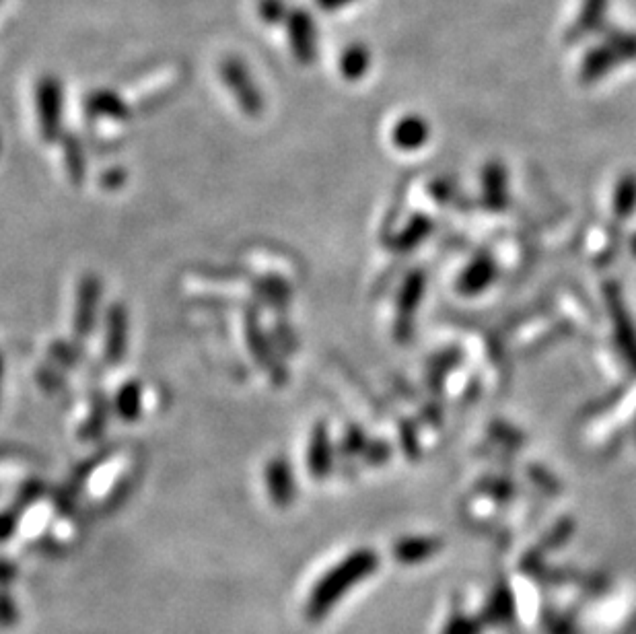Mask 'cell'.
Instances as JSON below:
<instances>
[{
    "instance_id": "obj_11",
    "label": "cell",
    "mask_w": 636,
    "mask_h": 634,
    "mask_svg": "<svg viewBox=\"0 0 636 634\" xmlns=\"http://www.w3.org/2000/svg\"><path fill=\"white\" fill-rule=\"evenodd\" d=\"M439 548V544L435 540L429 538H412V540H404L402 544H398L396 548V556L402 562H416L431 556L435 550Z\"/></svg>"
},
{
    "instance_id": "obj_4",
    "label": "cell",
    "mask_w": 636,
    "mask_h": 634,
    "mask_svg": "<svg viewBox=\"0 0 636 634\" xmlns=\"http://www.w3.org/2000/svg\"><path fill=\"white\" fill-rule=\"evenodd\" d=\"M622 62L624 60L620 58V54L608 42L593 46L581 60V81L595 83L599 79H604Z\"/></svg>"
},
{
    "instance_id": "obj_19",
    "label": "cell",
    "mask_w": 636,
    "mask_h": 634,
    "mask_svg": "<svg viewBox=\"0 0 636 634\" xmlns=\"http://www.w3.org/2000/svg\"><path fill=\"white\" fill-rule=\"evenodd\" d=\"M322 3H324V7H330V9H334V7H342V5L350 3V0H322Z\"/></svg>"
},
{
    "instance_id": "obj_13",
    "label": "cell",
    "mask_w": 636,
    "mask_h": 634,
    "mask_svg": "<svg viewBox=\"0 0 636 634\" xmlns=\"http://www.w3.org/2000/svg\"><path fill=\"white\" fill-rule=\"evenodd\" d=\"M606 42L620 54L624 62L636 60V33L622 29H608Z\"/></svg>"
},
{
    "instance_id": "obj_17",
    "label": "cell",
    "mask_w": 636,
    "mask_h": 634,
    "mask_svg": "<svg viewBox=\"0 0 636 634\" xmlns=\"http://www.w3.org/2000/svg\"><path fill=\"white\" fill-rule=\"evenodd\" d=\"M484 184H486V192L490 196V200L494 202H501L503 200V194H505V171L501 165H490L486 169V178H484Z\"/></svg>"
},
{
    "instance_id": "obj_10",
    "label": "cell",
    "mask_w": 636,
    "mask_h": 634,
    "mask_svg": "<svg viewBox=\"0 0 636 634\" xmlns=\"http://www.w3.org/2000/svg\"><path fill=\"white\" fill-rule=\"evenodd\" d=\"M494 278V266L488 260H478L474 262L462 276V289L466 293H480L490 285V280Z\"/></svg>"
},
{
    "instance_id": "obj_7",
    "label": "cell",
    "mask_w": 636,
    "mask_h": 634,
    "mask_svg": "<svg viewBox=\"0 0 636 634\" xmlns=\"http://www.w3.org/2000/svg\"><path fill=\"white\" fill-rule=\"evenodd\" d=\"M99 305V283L95 278H85L79 287V303L75 313V330L79 336H87L93 328L95 307Z\"/></svg>"
},
{
    "instance_id": "obj_20",
    "label": "cell",
    "mask_w": 636,
    "mask_h": 634,
    "mask_svg": "<svg viewBox=\"0 0 636 634\" xmlns=\"http://www.w3.org/2000/svg\"><path fill=\"white\" fill-rule=\"evenodd\" d=\"M632 250H634V254H636V237H634V241H632Z\"/></svg>"
},
{
    "instance_id": "obj_16",
    "label": "cell",
    "mask_w": 636,
    "mask_h": 634,
    "mask_svg": "<svg viewBox=\"0 0 636 634\" xmlns=\"http://www.w3.org/2000/svg\"><path fill=\"white\" fill-rule=\"evenodd\" d=\"M116 410L124 420H134L136 414L140 412V390L138 385H126L124 390L118 394L116 400Z\"/></svg>"
},
{
    "instance_id": "obj_15",
    "label": "cell",
    "mask_w": 636,
    "mask_h": 634,
    "mask_svg": "<svg viewBox=\"0 0 636 634\" xmlns=\"http://www.w3.org/2000/svg\"><path fill=\"white\" fill-rule=\"evenodd\" d=\"M420 295H422V276L420 274H412L408 278V283L402 291V301H400V320H410L418 301H420Z\"/></svg>"
},
{
    "instance_id": "obj_9",
    "label": "cell",
    "mask_w": 636,
    "mask_h": 634,
    "mask_svg": "<svg viewBox=\"0 0 636 634\" xmlns=\"http://www.w3.org/2000/svg\"><path fill=\"white\" fill-rule=\"evenodd\" d=\"M309 470L315 476L330 472V439L324 429H317L309 445Z\"/></svg>"
},
{
    "instance_id": "obj_3",
    "label": "cell",
    "mask_w": 636,
    "mask_h": 634,
    "mask_svg": "<svg viewBox=\"0 0 636 634\" xmlns=\"http://www.w3.org/2000/svg\"><path fill=\"white\" fill-rule=\"evenodd\" d=\"M608 3L610 0H583V7L579 11L577 21L567 31V42H571V44L583 42L587 35H593L599 29H604L606 15H608Z\"/></svg>"
},
{
    "instance_id": "obj_5",
    "label": "cell",
    "mask_w": 636,
    "mask_h": 634,
    "mask_svg": "<svg viewBox=\"0 0 636 634\" xmlns=\"http://www.w3.org/2000/svg\"><path fill=\"white\" fill-rule=\"evenodd\" d=\"M266 480H268V492H270L274 505L287 507L293 503L295 482H293V474H291L285 460H274L268 464Z\"/></svg>"
},
{
    "instance_id": "obj_14",
    "label": "cell",
    "mask_w": 636,
    "mask_h": 634,
    "mask_svg": "<svg viewBox=\"0 0 636 634\" xmlns=\"http://www.w3.org/2000/svg\"><path fill=\"white\" fill-rule=\"evenodd\" d=\"M634 204H636V178L634 175H626V178L620 180L616 190V198H614L616 213L620 217H626L632 213Z\"/></svg>"
},
{
    "instance_id": "obj_1",
    "label": "cell",
    "mask_w": 636,
    "mask_h": 634,
    "mask_svg": "<svg viewBox=\"0 0 636 634\" xmlns=\"http://www.w3.org/2000/svg\"><path fill=\"white\" fill-rule=\"evenodd\" d=\"M375 569L377 556L371 550H359L355 554H350L315 585L307 604V618L322 620L338 604V600L346 591H350L365 577H369Z\"/></svg>"
},
{
    "instance_id": "obj_12",
    "label": "cell",
    "mask_w": 636,
    "mask_h": 634,
    "mask_svg": "<svg viewBox=\"0 0 636 634\" xmlns=\"http://www.w3.org/2000/svg\"><path fill=\"white\" fill-rule=\"evenodd\" d=\"M369 66V52L363 46H352L344 56H342V73L348 79H359L367 73Z\"/></svg>"
},
{
    "instance_id": "obj_18",
    "label": "cell",
    "mask_w": 636,
    "mask_h": 634,
    "mask_svg": "<svg viewBox=\"0 0 636 634\" xmlns=\"http://www.w3.org/2000/svg\"><path fill=\"white\" fill-rule=\"evenodd\" d=\"M15 515L13 513H5V515H0V540H5L9 534H11V530H13V525H15Z\"/></svg>"
},
{
    "instance_id": "obj_2",
    "label": "cell",
    "mask_w": 636,
    "mask_h": 634,
    "mask_svg": "<svg viewBox=\"0 0 636 634\" xmlns=\"http://www.w3.org/2000/svg\"><path fill=\"white\" fill-rule=\"evenodd\" d=\"M608 307L612 313L614 332H616V340L620 344L622 355L626 357L628 365L636 371V328H634V324L630 320V313L626 311L616 289H610V293H608Z\"/></svg>"
},
{
    "instance_id": "obj_8",
    "label": "cell",
    "mask_w": 636,
    "mask_h": 634,
    "mask_svg": "<svg viewBox=\"0 0 636 634\" xmlns=\"http://www.w3.org/2000/svg\"><path fill=\"white\" fill-rule=\"evenodd\" d=\"M126 348V313L120 305H114L108 313V326H105V357L116 363L122 359Z\"/></svg>"
},
{
    "instance_id": "obj_6",
    "label": "cell",
    "mask_w": 636,
    "mask_h": 634,
    "mask_svg": "<svg viewBox=\"0 0 636 634\" xmlns=\"http://www.w3.org/2000/svg\"><path fill=\"white\" fill-rule=\"evenodd\" d=\"M429 134H431V128L427 120H422L420 116H406L396 124L392 132V140L396 143V147L404 151H414L427 143Z\"/></svg>"
}]
</instances>
